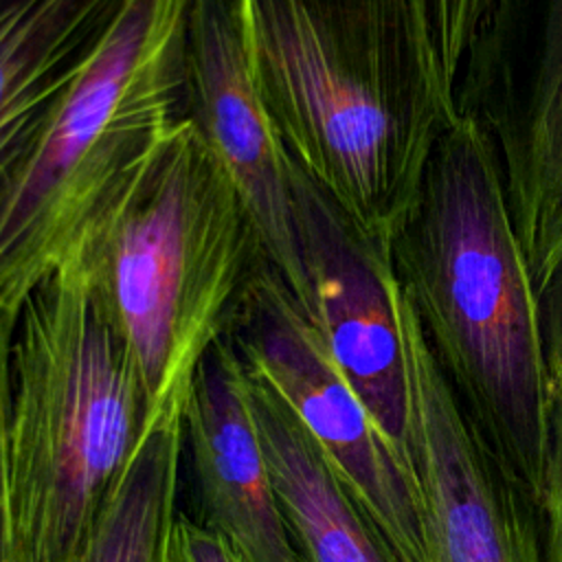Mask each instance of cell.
<instances>
[{
	"label": "cell",
	"mask_w": 562,
	"mask_h": 562,
	"mask_svg": "<svg viewBox=\"0 0 562 562\" xmlns=\"http://www.w3.org/2000/svg\"><path fill=\"white\" fill-rule=\"evenodd\" d=\"M389 257L448 384L538 507L551 375L501 162L474 119L437 138Z\"/></svg>",
	"instance_id": "7a4b0ae2"
},
{
	"label": "cell",
	"mask_w": 562,
	"mask_h": 562,
	"mask_svg": "<svg viewBox=\"0 0 562 562\" xmlns=\"http://www.w3.org/2000/svg\"><path fill=\"white\" fill-rule=\"evenodd\" d=\"M184 116L237 187L261 255L294 294L301 270L292 160L250 66L239 0H189Z\"/></svg>",
	"instance_id": "30bf717a"
},
{
	"label": "cell",
	"mask_w": 562,
	"mask_h": 562,
	"mask_svg": "<svg viewBox=\"0 0 562 562\" xmlns=\"http://www.w3.org/2000/svg\"><path fill=\"white\" fill-rule=\"evenodd\" d=\"M184 454L202 525L244 562H301L248 408L244 362L224 334L187 395Z\"/></svg>",
	"instance_id": "8fae6325"
},
{
	"label": "cell",
	"mask_w": 562,
	"mask_h": 562,
	"mask_svg": "<svg viewBox=\"0 0 562 562\" xmlns=\"http://www.w3.org/2000/svg\"><path fill=\"white\" fill-rule=\"evenodd\" d=\"M428 9V20L435 37V46L452 83L459 68L492 7V0H424Z\"/></svg>",
	"instance_id": "9a60e30c"
},
{
	"label": "cell",
	"mask_w": 562,
	"mask_h": 562,
	"mask_svg": "<svg viewBox=\"0 0 562 562\" xmlns=\"http://www.w3.org/2000/svg\"><path fill=\"white\" fill-rule=\"evenodd\" d=\"M156 411L138 362L72 250L22 303L7 459L26 562H72Z\"/></svg>",
	"instance_id": "3957f363"
},
{
	"label": "cell",
	"mask_w": 562,
	"mask_h": 562,
	"mask_svg": "<svg viewBox=\"0 0 562 562\" xmlns=\"http://www.w3.org/2000/svg\"><path fill=\"white\" fill-rule=\"evenodd\" d=\"M540 329L551 384L562 382V206L549 239V248L533 274Z\"/></svg>",
	"instance_id": "2e32d148"
},
{
	"label": "cell",
	"mask_w": 562,
	"mask_h": 562,
	"mask_svg": "<svg viewBox=\"0 0 562 562\" xmlns=\"http://www.w3.org/2000/svg\"><path fill=\"white\" fill-rule=\"evenodd\" d=\"M72 250L123 331L154 411L187 402L263 257L237 187L189 116Z\"/></svg>",
	"instance_id": "277c9868"
},
{
	"label": "cell",
	"mask_w": 562,
	"mask_h": 562,
	"mask_svg": "<svg viewBox=\"0 0 562 562\" xmlns=\"http://www.w3.org/2000/svg\"><path fill=\"white\" fill-rule=\"evenodd\" d=\"M224 336L314 437L400 562H426L408 472L327 356L288 283L259 257Z\"/></svg>",
	"instance_id": "8992f818"
},
{
	"label": "cell",
	"mask_w": 562,
	"mask_h": 562,
	"mask_svg": "<svg viewBox=\"0 0 562 562\" xmlns=\"http://www.w3.org/2000/svg\"><path fill=\"white\" fill-rule=\"evenodd\" d=\"M189 0H125L0 209V310L70 255L184 116Z\"/></svg>",
	"instance_id": "5b68a950"
},
{
	"label": "cell",
	"mask_w": 562,
	"mask_h": 562,
	"mask_svg": "<svg viewBox=\"0 0 562 562\" xmlns=\"http://www.w3.org/2000/svg\"><path fill=\"white\" fill-rule=\"evenodd\" d=\"M244 371L248 408L299 560L400 562L288 402L246 362Z\"/></svg>",
	"instance_id": "4fadbf2b"
},
{
	"label": "cell",
	"mask_w": 562,
	"mask_h": 562,
	"mask_svg": "<svg viewBox=\"0 0 562 562\" xmlns=\"http://www.w3.org/2000/svg\"><path fill=\"white\" fill-rule=\"evenodd\" d=\"M165 562H244L224 536L178 512L169 531Z\"/></svg>",
	"instance_id": "d6986e66"
},
{
	"label": "cell",
	"mask_w": 562,
	"mask_h": 562,
	"mask_svg": "<svg viewBox=\"0 0 562 562\" xmlns=\"http://www.w3.org/2000/svg\"><path fill=\"white\" fill-rule=\"evenodd\" d=\"M125 0H0V209Z\"/></svg>",
	"instance_id": "7c38bea8"
},
{
	"label": "cell",
	"mask_w": 562,
	"mask_h": 562,
	"mask_svg": "<svg viewBox=\"0 0 562 562\" xmlns=\"http://www.w3.org/2000/svg\"><path fill=\"white\" fill-rule=\"evenodd\" d=\"M18 312L0 310V562H26L11 503L7 459V411L11 389V345Z\"/></svg>",
	"instance_id": "ac0fdd59"
},
{
	"label": "cell",
	"mask_w": 562,
	"mask_h": 562,
	"mask_svg": "<svg viewBox=\"0 0 562 562\" xmlns=\"http://www.w3.org/2000/svg\"><path fill=\"white\" fill-rule=\"evenodd\" d=\"M250 66L292 158L380 248L457 119L424 0H239Z\"/></svg>",
	"instance_id": "6da1fadb"
},
{
	"label": "cell",
	"mask_w": 562,
	"mask_h": 562,
	"mask_svg": "<svg viewBox=\"0 0 562 562\" xmlns=\"http://www.w3.org/2000/svg\"><path fill=\"white\" fill-rule=\"evenodd\" d=\"M454 105L494 145L533 277L562 206V0H492Z\"/></svg>",
	"instance_id": "52a82bcc"
},
{
	"label": "cell",
	"mask_w": 562,
	"mask_h": 562,
	"mask_svg": "<svg viewBox=\"0 0 562 562\" xmlns=\"http://www.w3.org/2000/svg\"><path fill=\"white\" fill-rule=\"evenodd\" d=\"M406 472L426 562H544L540 514L461 406L404 296Z\"/></svg>",
	"instance_id": "ba28073f"
},
{
	"label": "cell",
	"mask_w": 562,
	"mask_h": 562,
	"mask_svg": "<svg viewBox=\"0 0 562 562\" xmlns=\"http://www.w3.org/2000/svg\"><path fill=\"white\" fill-rule=\"evenodd\" d=\"M544 562H562V382L551 384L547 463L538 498Z\"/></svg>",
	"instance_id": "e0dca14e"
},
{
	"label": "cell",
	"mask_w": 562,
	"mask_h": 562,
	"mask_svg": "<svg viewBox=\"0 0 562 562\" xmlns=\"http://www.w3.org/2000/svg\"><path fill=\"white\" fill-rule=\"evenodd\" d=\"M184 404L156 411L72 562H165L178 514Z\"/></svg>",
	"instance_id": "5bb4252c"
},
{
	"label": "cell",
	"mask_w": 562,
	"mask_h": 562,
	"mask_svg": "<svg viewBox=\"0 0 562 562\" xmlns=\"http://www.w3.org/2000/svg\"><path fill=\"white\" fill-rule=\"evenodd\" d=\"M292 191L301 270L292 296L404 463L411 406L404 292L389 250L371 241L294 162Z\"/></svg>",
	"instance_id": "9c48e42d"
}]
</instances>
